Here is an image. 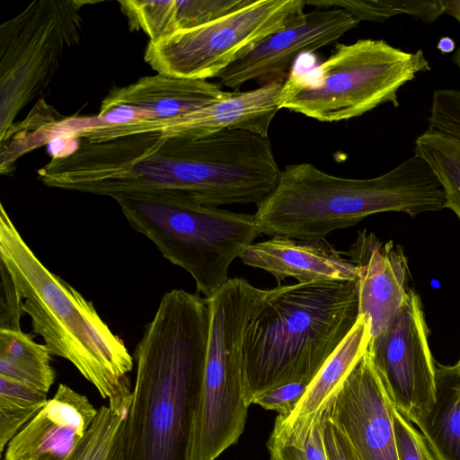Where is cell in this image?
Wrapping results in <instances>:
<instances>
[{
  "label": "cell",
  "instance_id": "6",
  "mask_svg": "<svg viewBox=\"0 0 460 460\" xmlns=\"http://www.w3.org/2000/svg\"><path fill=\"white\" fill-rule=\"evenodd\" d=\"M130 226L162 256L187 270L209 299L228 281L233 261L261 235L254 215L199 204L172 193L114 199Z\"/></svg>",
  "mask_w": 460,
  "mask_h": 460
},
{
  "label": "cell",
  "instance_id": "13",
  "mask_svg": "<svg viewBox=\"0 0 460 460\" xmlns=\"http://www.w3.org/2000/svg\"><path fill=\"white\" fill-rule=\"evenodd\" d=\"M284 83L275 80L252 90L234 92L226 99L170 119H148L108 127L102 129V136L111 140L157 131L169 137L199 138L225 130L241 129L269 137L270 123L280 110Z\"/></svg>",
  "mask_w": 460,
  "mask_h": 460
},
{
  "label": "cell",
  "instance_id": "26",
  "mask_svg": "<svg viewBox=\"0 0 460 460\" xmlns=\"http://www.w3.org/2000/svg\"><path fill=\"white\" fill-rule=\"evenodd\" d=\"M126 417L101 406L85 437L66 460H124Z\"/></svg>",
  "mask_w": 460,
  "mask_h": 460
},
{
  "label": "cell",
  "instance_id": "9",
  "mask_svg": "<svg viewBox=\"0 0 460 460\" xmlns=\"http://www.w3.org/2000/svg\"><path fill=\"white\" fill-rule=\"evenodd\" d=\"M85 1L35 0L0 26V143L19 112L49 87L78 46Z\"/></svg>",
  "mask_w": 460,
  "mask_h": 460
},
{
  "label": "cell",
  "instance_id": "27",
  "mask_svg": "<svg viewBox=\"0 0 460 460\" xmlns=\"http://www.w3.org/2000/svg\"><path fill=\"white\" fill-rule=\"evenodd\" d=\"M392 413L399 460H438L423 435L393 404Z\"/></svg>",
  "mask_w": 460,
  "mask_h": 460
},
{
  "label": "cell",
  "instance_id": "33",
  "mask_svg": "<svg viewBox=\"0 0 460 460\" xmlns=\"http://www.w3.org/2000/svg\"><path fill=\"white\" fill-rule=\"evenodd\" d=\"M454 47H455L454 41L451 39L447 38V37L442 38L438 41V48L443 53H445V52L446 53L451 52L454 49Z\"/></svg>",
  "mask_w": 460,
  "mask_h": 460
},
{
  "label": "cell",
  "instance_id": "18",
  "mask_svg": "<svg viewBox=\"0 0 460 460\" xmlns=\"http://www.w3.org/2000/svg\"><path fill=\"white\" fill-rule=\"evenodd\" d=\"M414 155L433 171L445 192V208L460 221V91L434 92L428 128L416 138Z\"/></svg>",
  "mask_w": 460,
  "mask_h": 460
},
{
  "label": "cell",
  "instance_id": "12",
  "mask_svg": "<svg viewBox=\"0 0 460 460\" xmlns=\"http://www.w3.org/2000/svg\"><path fill=\"white\" fill-rule=\"evenodd\" d=\"M358 23L341 9L316 8L302 12L286 27L239 57L217 78L233 92H239L245 83L252 80L261 85L275 80L285 81L300 54L315 51L336 41Z\"/></svg>",
  "mask_w": 460,
  "mask_h": 460
},
{
  "label": "cell",
  "instance_id": "4",
  "mask_svg": "<svg viewBox=\"0 0 460 460\" xmlns=\"http://www.w3.org/2000/svg\"><path fill=\"white\" fill-rule=\"evenodd\" d=\"M0 261L23 301L33 332L43 339L50 355L72 363L108 400L110 408L127 414L134 360L124 341L102 320L92 302L38 259L3 204Z\"/></svg>",
  "mask_w": 460,
  "mask_h": 460
},
{
  "label": "cell",
  "instance_id": "1",
  "mask_svg": "<svg viewBox=\"0 0 460 460\" xmlns=\"http://www.w3.org/2000/svg\"><path fill=\"white\" fill-rule=\"evenodd\" d=\"M209 330L206 298L165 293L133 353L124 460H190Z\"/></svg>",
  "mask_w": 460,
  "mask_h": 460
},
{
  "label": "cell",
  "instance_id": "5",
  "mask_svg": "<svg viewBox=\"0 0 460 460\" xmlns=\"http://www.w3.org/2000/svg\"><path fill=\"white\" fill-rule=\"evenodd\" d=\"M358 316V280L270 288L243 337L246 403L286 384H310Z\"/></svg>",
  "mask_w": 460,
  "mask_h": 460
},
{
  "label": "cell",
  "instance_id": "15",
  "mask_svg": "<svg viewBox=\"0 0 460 460\" xmlns=\"http://www.w3.org/2000/svg\"><path fill=\"white\" fill-rule=\"evenodd\" d=\"M344 254L358 266V313L370 321L375 338L392 323L411 289L408 259L402 245L366 229Z\"/></svg>",
  "mask_w": 460,
  "mask_h": 460
},
{
  "label": "cell",
  "instance_id": "3",
  "mask_svg": "<svg viewBox=\"0 0 460 460\" xmlns=\"http://www.w3.org/2000/svg\"><path fill=\"white\" fill-rule=\"evenodd\" d=\"M443 188L429 164L414 155L379 176L344 178L310 163L288 164L254 214L261 234L324 239L377 213L411 217L445 208Z\"/></svg>",
  "mask_w": 460,
  "mask_h": 460
},
{
  "label": "cell",
  "instance_id": "11",
  "mask_svg": "<svg viewBox=\"0 0 460 460\" xmlns=\"http://www.w3.org/2000/svg\"><path fill=\"white\" fill-rule=\"evenodd\" d=\"M419 294L411 288L389 327L371 338L368 351L391 402L411 423L436 401V361Z\"/></svg>",
  "mask_w": 460,
  "mask_h": 460
},
{
  "label": "cell",
  "instance_id": "28",
  "mask_svg": "<svg viewBox=\"0 0 460 460\" xmlns=\"http://www.w3.org/2000/svg\"><path fill=\"white\" fill-rule=\"evenodd\" d=\"M23 301L7 269L0 261V330L20 332Z\"/></svg>",
  "mask_w": 460,
  "mask_h": 460
},
{
  "label": "cell",
  "instance_id": "19",
  "mask_svg": "<svg viewBox=\"0 0 460 460\" xmlns=\"http://www.w3.org/2000/svg\"><path fill=\"white\" fill-rule=\"evenodd\" d=\"M233 93L208 80L157 74L114 89L102 104L129 105L147 111L153 119H170L226 99Z\"/></svg>",
  "mask_w": 460,
  "mask_h": 460
},
{
  "label": "cell",
  "instance_id": "30",
  "mask_svg": "<svg viewBox=\"0 0 460 460\" xmlns=\"http://www.w3.org/2000/svg\"><path fill=\"white\" fill-rule=\"evenodd\" d=\"M323 441L328 460H362L349 436L329 416L327 411Z\"/></svg>",
  "mask_w": 460,
  "mask_h": 460
},
{
  "label": "cell",
  "instance_id": "25",
  "mask_svg": "<svg viewBox=\"0 0 460 460\" xmlns=\"http://www.w3.org/2000/svg\"><path fill=\"white\" fill-rule=\"evenodd\" d=\"M47 394L22 382L0 376V454L44 407Z\"/></svg>",
  "mask_w": 460,
  "mask_h": 460
},
{
  "label": "cell",
  "instance_id": "7",
  "mask_svg": "<svg viewBox=\"0 0 460 460\" xmlns=\"http://www.w3.org/2000/svg\"><path fill=\"white\" fill-rule=\"evenodd\" d=\"M428 70L420 49L409 52L372 39L338 43L308 73H289L279 108L322 122L347 120L385 103L398 107L399 89Z\"/></svg>",
  "mask_w": 460,
  "mask_h": 460
},
{
  "label": "cell",
  "instance_id": "21",
  "mask_svg": "<svg viewBox=\"0 0 460 460\" xmlns=\"http://www.w3.org/2000/svg\"><path fill=\"white\" fill-rule=\"evenodd\" d=\"M47 347L22 331L0 330V376L49 393L56 373Z\"/></svg>",
  "mask_w": 460,
  "mask_h": 460
},
{
  "label": "cell",
  "instance_id": "20",
  "mask_svg": "<svg viewBox=\"0 0 460 460\" xmlns=\"http://www.w3.org/2000/svg\"><path fill=\"white\" fill-rule=\"evenodd\" d=\"M370 321L359 314L343 341L323 365L289 416H281L293 424L324 411L352 369L367 352L371 341Z\"/></svg>",
  "mask_w": 460,
  "mask_h": 460
},
{
  "label": "cell",
  "instance_id": "14",
  "mask_svg": "<svg viewBox=\"0 0 460 460\" xmlns=\"http://www.w3.org/2000/svg\"><path fill=\"white\" fill-rule=\"evenodd\" d=\"M392 407L367 349L327 411L349 436L362 460H399Z\"/></svg>",
  "mask_w": 460,
  "mask_h": 460
},
{
  "label": "cell",
  "instance_id": "16",
  "mask_svg": "<svg viewBox=\"0 0 460 460\" xmlns=\"http://www.w3.org/2000/svg\"><path fill=\"white\" fill-rule=\"evenodd\" d=\"M97 413L85 395L61 383L54 396L9 441L4 460H66Z\"/></svg>",
  "mask_w": 460,
  "mask_h": 460
},
{
  "label": "cell",
  "instance_id": "22",
  "mask_svg": "<svg viewBox=\"0 0 460 460\" xmlns=\"http://www.w3.org/2000/svg\"><path fill=\"white\" fill-rule=\"evenodd\" d=\"M436 401L429 413L413 422L438 460H460V399L436 368Z\"/></svg>",
  "mask_w": 460,
  "mask_h": 460
},
{
  "label": "cell",
  "instance_id": "24",
  "mask_svg": "<svg viewBox=\"0 0 460 460\" xmlns=\"http://www.w3.org/2000/svg\"><path fill=\"white\" fill-rule=\"evenodd\" d=\"M317 9H341L357 21L384 22L397 14H408L433 22L446 13L447 0H305Z\"/></svg>",
  "mask_w": 460,
  "mask_h": 460
},
{
  "label": "cell",
  "instance_id": "10",
  "mask_svg": "<svg viewBox=\"0 0 460 460\" xmlns=\"http://www.w3.org/2000/svg\"><path fill=\"white\" fill-rule=\"evenodd\" d=\"M305 0H251L205 25L149 41L144 58L157 74L207 80L289 24Z\"/></svg>",
  "mask_w": 460,
  "mask_h": 460
},
{
  "label": "cell",
  "instance_id": "17",
  "mask_svg": "<svg viewBox=\"0 0 460 460\" xmlns=\"http://www.w3.org/2000/svg\"><path fill=\"white\" fill-rule=\"evenodd\" d=\"M342 254L325 239L273 236L252 243L239 258L248 266L270 273L279 284L287 278L298 283L358 280V266Z\"/></svg>",
  "mask_w": 460,
  "mask_h": 460
},
{
  "label": "cell",
  "instance_id": "23",
  "mask_svg": "<svg viewBox=\"0 0 460 460\" xmlns=\"http://www.w3.org/2000/svg\"><path fill=\"white\" fill-rule=\"evenodd\" d=\"M326 411L293 424L277 415L267 442L270 460H328L323 441Z\"/></svg>",
  "mask_w": 460,
  "mask_h": 460
},
{
  "label": "cell",
  "instance_id": "8",
  "mask_svg": "<svg viewBox=\"0 0 460 460\" xmlns=\"http://www.w3.org/2000/svg\"><path fill=\"white\" fill-rule=\"evenodd\" d=\"M270 293L234 278L207 299L208 339L190 460H216L243 432L250 407L243 397V337Z\"/></svg>",
  "mask_w": 460,
  "mask_h": 460
},
{
  "label": "cell",
  "instance_id": "31",
  "mask_svg": "<svg viewBox=\"0 0 460 460\" xmlns=\"http://www.w3.org/2000/svg\"><path fill=\"white\" fill-rule=\"evenodd\" d=\"M436 368L447 377L460 399V358L454 365L436 362Z\"/></svg>",
  "mask_w": 460,
  "mask_h": 460
},
{
  "label": "cell",
  "instance_id": "29",
  "mask_svg": "<svg viewBox=\"0 0 460 460\" xmlns=\"http://www.w3.org/2000/svg\"><path fill=\"white\" fill-rule=\"evenodd\" d=\"M308 385L303 382L286 384L261 394L252 400V404L287 417L293 412Z\"/></svg>",
  "mask_w": 460,
  "mask_h": 460
},
{
  "label": "cell",
  "instance_id": "2",
  "mask_svg": "<svg viewBox=\"0 0 460 460\" xmlns=\"http://www.w3.org/2000/svg\"><path fill=\"white\" fill-rule=\"evenodd\" d=\"M236 162L219 134L180 138L147 132L107 141L81 139L38 170L46 186L113 199L136 193H172L212 206L229 190Z\"/></svg>",
  "mask_w": 460,
  "mask_h": 460
},
{
  "label": "cell",
  "instance_id": "32",
  "mask_svg": "<svg viewBox=\"0 0 460 460\" xmlns=\"http://www.w3.org/2000/svg\"><path fill=\"white\" fill-rule=\"evenodd\" d=\"M446 13L455 16L460 22V0L458 1H447V7ZM454 62L460 68V47L454 56Z\"/></svg>",
  "mask_w": 460,
  "mask_h": 460
}]
</instances>
